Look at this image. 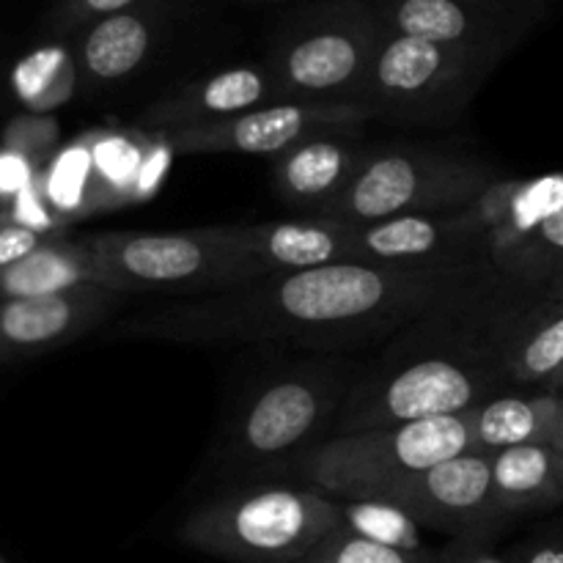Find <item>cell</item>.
<instances>
[{
  "label": "cell",
  "mask_w": 563,
  "mask_h": 563,
  "mask_svg": "<svg viewBox=\"0 0 563 563\" xmlns=\"http://www.w3.org/2000/svg\"><path fill=\"white\" fill-rule=\"evenodd\" d=\"M504 278L482 267H330L273 273L229 291L176 297L121 319L119 341L170 344H291L319 355H346L429 313L487 295Z\"/></svg>",
  "instance_id": "cell-1"
},
{
  "label": "cell",
  "mask_w": 563,
  "mask_h": 563,
  "mask_svg": "<svg viewBox=\"0 0 563 563\" xmlns=\"http://www.w3.org/2000/svg\"><path fill=\"white\" fill-rule=\"evenodd\" d=\"M361 132H333L300 143L273 159V190L286 207L308 218L322 214L361 168L368 146L357 141Z\"/></svg>",
  "instance_id": "cell-16"
},
{
  "label": "cell",
  "mask_w": 563,
  "mask_h": 563,
  "mask_svg": "<svg viewBox=\"0 0 563 563\" xmlns=\"http://www.w3.org/2000/svg\"><path fill=\"white\" fill-rule=\"evenodd\" d=\"M88 185V152L86 146H71L64 157L55 163L53 179H49V196L58 207L69 209L80 203L82 190Z\"/></svg>",
  "instance_id": "cell-28"
},
{
  "label": "cell",
  "mask_w": 563,
  "mask_h": 563,
  "mask_svg": "<svg viewBox=\"0 0 563 563\" xmlns=\"http://www.w3.org/2000/svg\"><path fill=\"white\" fill-rule=\"evenodd\" d=\"M368 119H374V110L363 102L280 99L225 121L170 132L159 141L174 154H251L275 159L311 137L361 132Z\"/></svg>",
  "instance_id": "cell-10"
},
{
  "label": "cell",
  "mask_w": 563,
  "mask_h": 563,
  "mask_svg": "<svg viewBox=\"0 0 563 563\" xmlns=\"http://www.w3.org/2000/svg\"><path fill=\"white\" fill-rule=\"evenodd\" d=\"M234 247L256 258L267 275L297 269L330 267V264H361L355 225L322 218L275 220V223L218 225Z\"/></svg>",
  "instance_id": "cell-15"
},
{
  "label": "cell",
  "mask_w": 563,
  "mask_h": 563,
  "mask_svg": "<svg viewBox=\"0 0 563 563\" xmlns=\"http://www.w3.org/2000/svg\"><path fill=\"white\" fill-rule=\"evenodd\" d=\"M495 20V14L473 9L462 0H396L388 14V31L500 58L509 31Z\"/></svg>",
  "instance_id": "cell-18"
},
{
  "label": "cell",
  "mask_w": 563,
  "mask_h": 563,
  "mask_svg": "<svg viewBox=\"0 0 563 563\" xmlns=\"http://www.w3.org/2000/svg\"><path fill=\"white\" fill-rule=\"evenodd\" d=\"M553 449L559 451V454H563V416H561V427H559V434H555V443Z\"/></svg>",
  "instance_id": "cell-35"
},
{
  "label": "cell",
  "mask_w": 563,
  "mask_h": 563,
  "mask_svg": "<svg viewBox=\"0 0 563 563\" xmlns=\"http://www.w3.org/2000/svg\"><path fill=\"white\" fill-rule=\"evenodd\" d=\"M539 291H544V295L553 297V300H563V267Z\"/></svg>",
  "instance_id": "cell-34"
},
{
  "label": "cell",
  "mask_w": 563,
  "mask_h": 563,
  "mask_svg": "<svg viewBox=\"0 0 563 563\" xmlns=\"http://www.w3.org/2000/svg\"><path fill=\"white\" fill-rule=\"evenodd\" d=\"M550 390H561V394H563V372H561V377L555 379V383H553V388H550Z\"/></svg>",
  "instance_id": "cell-36"
},
{
  "label": "cell",
  "mask_w": 563,
  "mask_h": 563,
  "mask_svg": "<svg viewBox=\"0 0 563 563\" xmlns=\"http://www.w3.org/2000/svg\"><path fill=\"white\" fill-rule=\"evenodd\" d=\"M154 143H159V137L146 135L137 126L97 132L86 143L88 179L93 181L97 209L135 201L154 165Z\"/></svg>",
  "instance_id": "cell-20"
},
{
  "label": "cell",
  "mask_w": 563,
  "mask_h": 563,
  "mask_svg": "<svg viewBox=\"0 0 563 563\" xmlns=\"http://www.w3.org/2000/svg\"><path fill=\"white\" fill-rule=\"evenodd\" d=\"M563 267V209L533 229L520 245L493 262L498 278L520 289H542Z\"/></svg>",
  "instance_id": "cell-24"
},
{
  "label": "cell",
  "mask_w": 563,
  "mask_h": 563,
  "mask_svg": "<svg viewBox=\"0 0 563 563\" xmlns=\"http://www.w3.org/2000/svg\"><path fill=\"white\" fill-rule=\"evenodd\" d=\"M25 181V165L16 157H0V190H16Z\"/></svg>",
  "instance_id": "cell-32"
},
{
  "label": "cell",
  "mask_w": 563,
  "mask_h": 563,
  "mask_svg": "<svg viewBox=\"0 0 563 563\" xmlns=\"http://www.w3.org/2000/svg\"><path fill=\"white\" fill-rule=\"evenodd\" d=\"M300 563H440V550L388 548L339 526Z\"/></svg>",
  "instance_id": "cell-26"
},
{
  "label": "cell",
  "mask_w": 563,
  "mask_h": 563,
  "mask_svg": "<svg viewBox=\"0 0 563 563\" xmlns=\"http://www.w3.org/2000/svg\"><path fill=\"white\" fill-rule=\"evenodd\" d=\"M563 209V170L511 181V196L498 229L489 234V264L515 245H520L533 229Z\"/></svg>",
  "instance_id": "cell-23"
},
{
  "label": "cell",
  "mask_w": 563,
  "mask_h": 563,
  "mask_svg": "<svg viewBox=\"0 0 563 563\" xmlns=\"http://www.w3.org/2000/svg\"><path fill=\"white\" fill-rule=\"evenodd\" d=\"M495 168L476 154L423 143L372 146L346 190L317 218L368 225L407 214L465 209L487 190Z\"/></svg>",
  "instance_id": "cell-6"
},
{
  "label": "cell",
  "mask_w": 563,
  "mask_h": 563,
  "mask_svg": "<svg viewBox=\"0 0 563 563\" xmlns=\"http://www.w3.org/2000/svg\"><path fill=\"white\" fill-rule=\"evenodd\" d=\"M511 559L515 563H563V528L522 544L520 553Z\"/></svg>",
  "instance_id": "cell-30"
},
{
  "label": "cell",
  "mask_w": 563,
  "mask_h": 563,
  "mask_svg": "<svg viewBox=\"0 0 563 563\" xmlns=\"http://www.w3.org/2000/svg\"><path fill=\"white\" fill-rule=\"evenodd\" d=\"M357 258L379 267H482L489 242L465 209L443 214H407L355 225ZM493 267V264H489Z\"/></svg>",
  "instance_id": "cell-13"
},
{
  "label": "cell",
  "mask_w": 563,
  "mask_h": 563,
  "mask_svg": "<svg viewBox=\"0 0 563 563\" xmlns=\"http://www.w3.org/2000/svg\"><path fill=\"white\" fill-rule=\"evenodd\" d=\"M385 33L366 16H333L280 44L269 77L280 99L363 102Z\"/></svg>",
  "instance_id": "cell-9"
},
{
  "label": "cell",
  "mask_w": 563,
  "mask_h": 563,
  "mask_svg": "<svg viewBox=\"0 0 563 563\" xmlns=\"http://www.w3.org/2000/svg\"><path fill=\"white\" fill-rule=\"evenodd\" d=\"M489 341L506 388H553L563 372V300L504 280L489 308Z\"/></svg>",
  "instance_id": "cell-12"
},
{
  "label": "cell",
  "mask_w": 563,
  "mask_h": 563,
  "mask_svg": "<svg viewBox=\"0 0 563 563\" xmlns=\"http://www.w3.org/2000/svg\"><path fill=\"white\" fill-rule=\"evenodd\" d=\"M495 60L478 49L445 47L390 31L374 58L363 104L399 124H454Z\"/></svg>",
  "instance_id": "cell-8"
},
{
  "label": "cell",
  "mask_w": 563,
  "mask_h": 563,
  "mask_svg": "<svg viewBox=\"0 0 563 563\" xmlns=\"http://www.w3.org/2000/svg\"><path fill=\"white\" fill-rule=\"evenodd\" d=\"M341 526L372 542L399 550H427L421 539V526L412 517L385 500L339 498Z\"/></svg>",
  "instance_id": "cell-25"
},
{
  "label": "cell",
  "mask_w": 563,
  "mask_h": 563,
  "mask_svg": "<svg viewBox=\"0 0 563 563\" xmlns=\"http://www.w3.org/2000/svg\"><path fill=\"white\" fill-rule=\"evenodd\" d=\"M152 25L135 11H119L91 27L82 42V69L93 82H119L146 60Z\"/></svg>",
  "instance_id": "cell-21"
},
{
  "label": "cell",
  "mask_w": 563,
  "mask_h": 563,
  "mask_svg": "<svg viewBox=\"0 0 563 563\" xmlns=\"http://www.w3.org/2000/svg\"><path fill=\"white\" fill-rule=\"evenodd\" d=\"M563 416V394L550 388H506L465 412L471 451L498 454L515 445H553Z\"/></svg>",
  "instance_id": "cell-17"
},
{
  "label": "cell",
  "mask_w": 563,
  "mask_h": 563,
  "mask_svg": "<svg viewBox=\"0 0 563 563\" xmlns=\"http://www.w3.org/2000/svg\"><path fill=\"white\" fill-rule=\"evenodd\" d=\"M93 284V258L88 245L36 247L5 267L3 289L14 297H44Z\"/></svg>",
  "instance_id": "cell-22"
},
{
  "label": "cell",
  "mask_w": 563,
  "mask_h": 563,
  "mask_svg": "<svg viewBox=\"0 0 563 563\" xmlns=\"http://www.w3.org/2000/svg\"><path fill=\"white\" fill-rule=\"evenodd\" d=\"M93 284L119 295L201 297L264 278L267 269L231 245L218 225L187 231H113L86 240Z\"/></svg>",
  "instance_id": "cell-5"
},
{
  "label": "cell",
  "mask_w": 563,
  "mask_h": 563,
  "mask_svg": "<svg viewBox=\"0 0 563 563\" xmlns=\"http://www.w3.org/2000/svg\"><path fill=\"white\" fill-rule=\"evenodd\" d=\"M38 247L36 234L31 229H5L0 231V267H11Z\"/></svg>",
  "instance_id": "cell-31"
},
{
  "label": "cell",
  "mask_w": 563,
  "mask_h": 563,
  "mask_svg": "<svg viewBox=\"0 0 563 563\" xmlns=\"http://www.w3.org/2000/svg\"><path fill=\"white\" fill-rule=\"evenodd\" d=\"M471 451L465 416L423 418L324 440L295 465L289 478L333 498H372L418 471Z\"/></svg>",
  "instance_id": "cell-7"
},
{
  "label": "cell",
  "mask_w": 563,
  "mask_h": 563,
  "mask_svg": "<svg viewBox=\"0 0 563 563\" xmlns=\"http://www.w3.org/2000/svg\"><path fill=\"white\" fill-rule=\"evenodd\" d=\"M355 500H385L412 517L421 528L449 533L451 539L473 533L498 537L506 526L493 504V462L476 451H465L454 460L412 473L374 493L372 498Z\"/></svg>",
  "instance_id": "cell-11"
},
{
  "label": "cell",
  "mask_w": 563,
  "mask_h": 563,
  "mask_svg": "<svg viewBox=\"0 0 563 563\" xmlns=\"http://www.w3.org/2000/svg\"><path fill=\"white\" fill-rule=\"evenodd\" d=\"M361 368L346 355H317L253 379L223 423L220 467L242 484L289 478L333 434Z\"/></svg>",
  "instance_id": "cell-3"
},
{
  "label": "cell",
  "mask_w": 563,
  "mask_h": 563,
  "mask_svg": "<svg viewBox=\"0 0 563 563\" xmlns=\"http://www.w3.org/2000/svg\"><path fill=\"white\" fill-rule=\"evenodd\" d=\"M269 102H280V97L267 69L231 66V69L214 71V75L165 93L163 99L148 104L132 126L146 135L163 137L170 132L225 121L231 115L247 113V110Z\"/></svg>",
  "instance_id": "cell-14"
},
{
  "label": "cell",
  "mask_w": 563,
  "mask_h": 563,
  "mask_svg": "<svg viewBox=\"0 0 563 563\" xmlns=\"http://www.w3.org/2000/svg\"><path fill=\"white\" fill-rule=\"evenodd\" d=\"M132 3H137V0H82L86 11H91V14H102V16L119 14V11H124L126 5Z\"/></svg>",
  "instance_id": "cell-33"
},
{
  "label": "cell",
  "mask_w": 563,
  "mask_h": 563,
  "mask_svg": "<svg viewBox=\"0 0 563 563\" xmlns=\"http://www.w3.org/2000/svg\"><path fill=\"white\" fill-rule=\"evenodd\" d=\"M339 526V498L297 478H264L192 511L179 539L231 563H300Z\"/></svg>",
  "instance_id": "cell-4"
},
{
  "label": "cell",
  "mask_w": 563,
  "mask_h": 563,
  "mask_svg": "<svg viewBox=\"0 0 563 563\" xmlns=\"http://www.w3.org/2000/svg\"><path fill=\"white\" fill-rule=\"evenodd\" d=\"M66 53L64 49H38V53L27 55L14 71V86L20 97L31 104L47 102V93L55 91V82L60 80V71L66 69Z\"/></svg>",
  "instance_id": "cell-27"
},
{
  "label": "cell",
  "mask_w": 563,
  "mask_h": 563,
  "mask_svg": "<svg viewBox=\"0 0 563 563\" xmlns=\"http://www.w3.org/2000/svg\"><path fill=\"white\" fill-rule=\"evenodd\" d=\"M500 286L504 280L487 295L429 313L390 339L388 350L361 368L330 438L465 416L487 396L506 390L489 341V308Z\"/></svg>",
  "instance_id": "cell-2"
},
{
  "label": "cell",
  "mask_w": 563,
  "mask_h": 563,
  "mask_svg": "<svg viewBox=\"0 0 563 563\" xmlns=\"http://www.w3.org/2000/svg\"><path fill=\"white\" fill-rule=\"evenodd\" d=\"M493 533H473V537H456L440 550V563H515L493 550Z\"/></svg>",
  "instance_id": "cell-29"
},
{
  "label": "cell",
  "mask_w": 563,
  "mask_h": 563,
  "mask_svg": "<svg viewBox=\"0 0 563 563\" xmlns=\"http://www.w3.org/2000/svg\"><path fill=\"white\" fill-rule=\"evenodd\" d=\"M493 462V504L506 522L563 504V454L553 445H515Z\"/></svg>",
  "instance_id": "cell-19"
}]
</instances>
